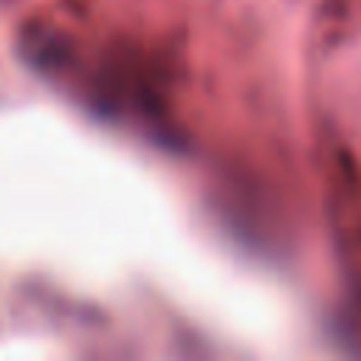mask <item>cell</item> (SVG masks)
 I'll list each match as a JSON object with an SVG mask.
<instances>
[]
</instances>
